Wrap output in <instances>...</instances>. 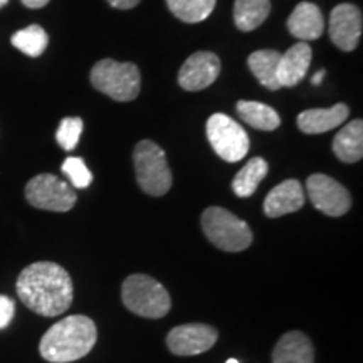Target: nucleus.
Returning <instances> with one entry per match:
<instances>
[{
  "label": "nucleus",
  "instance_id": "nucleus-1",
  "mask_svg": "<svg viewBox=\"0 0 363 363\" xmlns=\"http://www.w3.org/2000/svg\"><path fill=\"white\" fill-rule=\"evenodd\" d=\"M17 296L40 316H59L69 310L74 289L65 267L56 262L39 261L29 264L17 278Z\"/></svg>",
  "mask_w": 363,
  "mask_h": 363
},
{
  "label": "nucleus",
  "instance_id": "nucleus-2",
  "mask_svg": "<svg viewBox=\"0 0 363 363\" xmlns=\"http://www.w3.org/2000/svg\"><path fill=\"white\" fill-rule=\"evenodd\" d=\"M98 340L94 321L84 315H72L54 323L39 343V353L49 363H71L93 350Z\"/></svg>",
  "mask_w": 363,
  "mask_h": 363
},
{
  "label": "nucleus",
  "instance_id": "nucleus-3",
  "mask_svg": "<svg viewBox=\"0 0 363 363\" xmlns=\"http://www.w3.org/2000/svg\"><path fill=\"white\" fill-rule=\"evenodd\" d=\"M123 305L143 318H163L170 311L172 301L165 286L147 274H131L121 286Z\"/></svg>",
  "mask_w": 363,
  "mask_h": 363
},
{
  "label": "nucleus",
  "instance_id": "nucleus-4",
  "mask_svg": "<svg viewBox=\"0 0 363 363\" xmlns=\"http://www.w3.org/2000/svg\"><path fill=\"white\" fill-rule=\"evenodd\" d=\"M202 229L206 238L225 252H240L252 244L251 227L222 207L203 211Z\"/></svg>",
  "mask_w": 363,
  "mask_h": 363
},
{
  "label": "nucleus",
  "instance_id": "nucleus-5",
  "mask_svg": "<svg viewBox=\"0 0 363 363\" xmlns=\"http://www.w3.org/2000/svg\"><path fill=\"white\" fill-rule=\"evenodd\" d=\"M91 84L115 101H131L138 96L142 76L133 62L101 59L91 69Z\"/></svg>",
  "mask_w": 363,
  "mask_h": 363
},
{
  "label": "nucleus",
  "instance_id": "nucleus-6",
  "mask_svg": "<svg viewBox=\"0 0 363 363\" xmlns=\"http://www.w3.org/2000/svg\"><path fill=\"white\" fill-rule=\"evenodd\" d=\"M136 182L145 194L160 197L172 187V172L165 152L155 142L142 140L133 150Z\"/></svg>",
  "mask_w": 363,
  "mask_h": 363
},
{
  "label": "nucleus",
  "instance_id": "nucleus-7",
  "mask_svg": "<svg viewBox=\"0 0 363 363\" xmlns=\"http://www.w3.org/2000/svg\"><path fill=\"white\" fill-rule=\"evenodd\" d=\"M207 138L222 160L234 163L242 160L249 152V136L238 121L222 113L207 120Z\"/></svg>",
  "mask_w": 363,
  "mask_h": 363
},
{
  "label": "nucleus",
  "instance_id": "nucleus-8",
  "mask_svg": "<svg viewBox=\"0 0 363 363\" xmlns=\"http://www.w3.org/2000/svg\"><path fill=\"white\" fill-rule=\"evenodd\" d=\"M26 199L35 208L51 212H67L76 206L74 189L52 174H39L26 185Z\"/></svg>",
  "mask_w": 363,
  "mask_h": 363
},
{
  "label": "nucleus",
  "instance_id": "nucleus-9",
  "mask_svg": "<svg viewBox=\"0 0 363 363\" xmlns=\"http://www.w3.org/2000/svg\"><path fill=\"white\" fill-rule=\"evenodd\" d=\"M308 197L316 211L325 216L340 217L352 207V195L340 182L323 174H313L306 180Z\"/></svg>",
  "mask_w": 363,
  "mask_h": 363
},
{
  "label": "nucleus",
  "instance_id": "nucleus-10",
  "mask_svg": "<svg viewBox=\"0 0 363 363\" xmlns=\"http://www.w3.org/2000/svg\"><path fill=\"white\" fill-rule=\"evenodd\" d=\"M219 333L214 326L202 323L180 325L170 330L167 335V345L174 355L179 357H192L206 353L214 347Z\"/></svg>",
  "mask_w": 363,
  "mask_h": 363
},
{
  "label": "nucleus",
  "instance_id": "nucleus-11",
  "mask_svg": "<svg viewBox=\"0 0 363 363\" xmlns=\"http://www.w3.org/2000/svg\"><path fill=\"white\" fill-rule=\"evenodd\" d=\"M363 19L360 9L353 4H340L331 11L330 16V39L331 43L345 52L357 49L362 38Z\"/></svg>",
  "mask_w": 363,
  "mask_h": 363
},
{
  "label": "nucleus",
  "instance_id": "nucleus-12",
  "mask_svg": "<svg viewBox=\"0 0 363 363\" xmlns=\"http://www.w3.org/2000/svg\"><path fill=\"white\" fill-rule=\"evenodd\" d=\"M220 74V59L214 52L199 51L184 62L179 71V84L185 91H202L216 83Z\"/></svg>",
  "mask_w": 363,
  "mask_h": 363
},
{
  "label": "nucleus",
  "instance_id": "nucleus-13",
  "mask_svg": "<svg viewBox=\"0 0 363 363\" xmlns=\"http://www.w3.org/2000/svg\"><path fill=\"white\" fill-rule=\"evenodd\" d=\"M305 206V192L298 180L289 179L281 182L267 194L264 201V214L271 219H278L286 214H293Z\"/></svg>",
  "mask_w": 363,
  "mask_h": 363
},
{
  "label": "nucleus",
  "instance_id": "nucleus-14",
  "mask_svg": "<svg viewBox=\"0 0 363 363\" xmlns=\"http://www.w3.org/2000/svg\"><path fill=\"white\" fill-rule=\"evenodd\" d=\"M311 65V48L306 43L291 45L281 54L278 62V83L281 88H293L306 76Z\"/></svg>",
  "mask_w": 363,
  "mask_h": 363
},
{
  "label": "nucleus",
  "instance_id": "nucleus-15",
  "mask_svg": "<svg viewBox=\"0 0 363 363\" xmlns=\"http://www.w3.org/2000/svg\"><path fill=\"white\" fill-rule=\"evenodd\" d=\"M288 30L296 39L315 40L325 33V17L321 9L311 2L298 4L288 19Z\"/></svg>",
  "mask_w": 363,
  "mask_h": 363
},
{
  "label": "nucleus",
  "instance_id": "nucleus-16",
  "mask_svg": "<svg viewBox=\"0 0 363 363\" xmlns=\"http://www.w3.org/2000/svg\"><path fill=\"white\" fill-rule=\"evenodd\" d=\"M348 115H350V111H348L347 104L343 103L335 104L326 110H306L299 113L298 128L306 135H321L343 125Z\"/></svg>",
  "mask_w": 363,
  "mask_h": 363
},
{
  "label": "nucleus",
  "instance_id": "nucleus-17",
  "mask_svg": "<svg viewBox=\"0 0 363 363\" xmlns=\"http://www.w3.org/2000/svg\"><path fill=\"white\" fill-rule=\"evenodd\" d=\"M272 363H315L311 340L301 331H289L272 350Z\"/></svg>",
  "mask_w": 363,
  "mask_h": 363
},
{
  "label": "nucleus",
  "instance_id": "nucleus-18",
  "mask_svg": "<svg viewBox=\"0 0 363 363\" xmlns=\"http://www.w3.org/2000/svg\"><path fill=\"white\" fill-rule=\"evenodd\" d=\"M333 153L345 163L360 162L363 157V121L353 120L333 138Z\"/></svg>",
  "mask_w": 363,
  "mask_h": 363
},
{
  "label": "nucleus",
  "instance_id": "nucleus-19",
  "mask_svg": "<svg viewBox=\"0 0 363 363\" xmlns=\"http://www.w3.org/2000/svg\"><path fill=\"white\" fill-rule=\"evenodd\" d=\"M281 52L274 49H261V51L252 52L247 57V66L256 79L264 86V88L276 91L281 89L278 83V62Z\"/></svg>",
  "mask_w": 363,
  "mask_h": 363
},
{
  "label": "nucleus",
  "instance_id": "nucleus-20",
  "mask_svg": "<svg viewBox=\"0 0 363 363\" xmlns=\"http://www.w3.org/2000/svg\"><path fill=\"white\" fill-rule=\"evenodd\" d=\"M235 110L240 120L246 121L252 128L262 131H274L281 125V118L274 108L257 101H238Z\"/></svg>",
  "mask_w": 363,
  "mask_h": 363
},
{
  "label": "nucleus",
  "instance_id": "nucleus-21",
  "mask_svg": "<svg viewBox=\"0 0 363 363\" xmlns=\"http://www.w3.org/2000/svg\"><path fill=\"white\" fill-rule=\"evenodd\" d=\"M271 12L269 0H235L234 22L239 30L251 33L262 26Z\"/></svg>",
  "mask_w": 363,
  "mask_h": 363
},
{
  "label": "nucleus",
  "instance_id": "nucleus-22",
  "mask_svg": "<svg viewBox=\"0 0 363 363\" xmlns=\"http://www.w3.org/2000/svg\"><path fill=\"white\" fill-rule=\"evenodd\" d=\"M267 170H269V167H267L266 160H262L259 157L251 158V160L238 172V175L234 177V194L240 199L251 197V195L257 190V187H259L261 182L266 179Z\"/></svg>",
  "mask_w": 363,
  "mask_h": 363
},
{
  "label": "nucleus",
  "instance_id": "nucleus-23",
  "mask_svg": "<svg viewBox=\"0 0 363 363\" xmlns=\"http://www.w3.org/2000/svg\"><path fill=\"white\" fill-rule=\"evenodd\" d=\"M217 0H167L170 12L187 24L206 21L214 11Z\"/></svg>",
  "mask_w": 363,
  "mask_h": 363
},
{
  "label": "nucleus",
  "instance_id": "nucleus-24",
  "mask_svg": "<svg viewBox=\"0 0 363 363\" xmlns=\"http://www.w3.org/2000/svg\"><path fill=\"white\" fill-rule=\"evenodd\" d=\"M12 45L16 49H19L21 52H24L26 56L30 57H39L49 44V35L43 27L38 24L27 26L26 29L17 30L11 39Z\"/></svg>",
  "mask_w": 363,
  "mask_h": 363
},
{
  "label": "nucleus",
  "instance_id": "nucleus-25",
  "mask_svg": "<svg viewBox=\"0 0 363 363\" xmlns=\"http://www.w3.org/2000/svg\"><path fill=\"white\" fill-rule=\"evenodd\" d=\"M83 128L84 123L81 118H65L56 133V140L61 145V148L66 150V152H71V150L78 147Z\"/></svg>",
  "mask_w": 363,
  "mask_h": 363
},
{
  "label": "nucleus",
  "instance_id": "nucleus-26",
  "mask_svg": "<svg viewBox=\"0 0 363 363\" xmlns=\"http://www.w3.org/2000/svg\"><path fill=\"white\" fill-rule=\"evenodd\" d=\"M62 174L71 180V184L76 189H86L89 187L93 182V174H91L83 158L79 157H69L66 158L65 163L61 165Z\"/></svg>",
  "mask_w": 363,
  "mask_h": 363
},
{
  "label": "nucleus",
  "instance_id": "nucleus-27",
  "mask_svg": "<svg viewBox=\"0 0 363 363\" xmlns=\"http://www.w3.org/2000/svg\"><path fill=\"white\" fill-rule=\"evenodd\" d=\"M13 315H16V303L9 296H0V330L11 325Z\"/></svg>",
  "mask_w": 363,
  "mask_h": 363
},
{
  "label": "nucleus",
  "instance_id": "nucleus-28",
  "mask_svg": "<svg viewBox=\"0 0 363 363\" xmlns=\"http://www.w3.org/2000/svg\"><path fill=\"white\" fill-rule=\"evenodd\" d=\"M111 7L120 9V11H128V9H133L140 4V0H108Z\"/></svg>",
  "mask_w": 363,
  "mask_h": 363
},
{
  "label": "nucleus",
  "instance_id": "nucleus-29",
  "mask_svg": "<svg viewBox=\"0 0 363 363\" xmlns=\"http://www.w3.org/2000/svg\"><path fill=\"white\" fill-rule=\"evenodd\" d=\"M21 2L29 9H43L44 6H48L49 0H21Z\"/></svg>",
  "mask_w": 363,
  "mask_h": 363
},
{
  "label": "nucleus",
  "instance_id": "nucleus-30",
  "mask_svg": "<svg viewBox=\"0 0 363 363\" xmlns=\"http://www.w3.org/2000/svg\"><path fill=\"white\" fill-rule=\"evenodd\" d=\"M323 78H325V69H320V71L316 72L315 76H313V79H311L313 86H318V84H321V81H323Z\"/></svg>",
  "mask_w": 363,
  "mask_h": 363
},
{
  "label": "nucleus",
  "instance_id": "nucleus-31",
  "mask_svg": "<svg viewBox=\"0 0 363 363\" xmlns=\"http://www.w3.org/2000/svg\"><path fill=\"white\" fill-rule=\"evenodd\" d=\"M7 4H9V0H0V9H2V7H6Z\"/></svg>",
  "mask_w": 363,
  "mask_h": 363
},
{
  "label": "nucleus",
  "instance_id": "nucleus-32",
  "mask_svg": "<svg viewBox=\"0 0 363 363\" xmlns=\"http://www.w3.org/2000/svg\"><path fill=\"white\" fill-rule=\"evenodd\" d=\"M225 363H239L238 360H235V358H229V360H227Z\"/></svg>",
  "mask_w": 363,
  "mask_h": 363
}]
</instances>
